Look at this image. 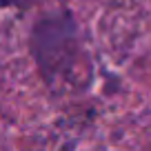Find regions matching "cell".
Masks as SVG:
<instances>
[{
    "mask_svg": "<svg viewBox=\"0 0 151 151\" xmlns=\"http://www.w3.org/2000/svg\"><path fill=\"white\" fill-rule=\"evenodd\" d=\"M42 2H47V0H0V7L2 9H16L20 14H24L33 7H40Z\"/></svg>",
    "mask_w": 151,
    "mask_h": 151,
    "instance_id": "2",
    "label": "cell"
},
{
    "mask_svg": "<svg viewBox=\"0 0 151 151\" xmlns=\"http://www.w3.org/2000/svg\"><path fill=\"white\" fill-rule=\"evenodd\" d=\"M29 56L40 80L51 91L82 85V67L93 69L82 45V27L69 7L42 11L29 29Z\"/></svg>",
    "mask_w": 151,
    "mask_h": 151,
    "instance_id": "1",
    "label": "cell"
}]
</instances>
